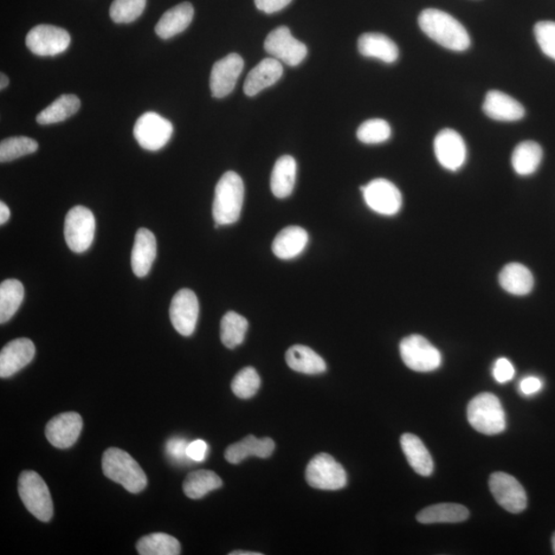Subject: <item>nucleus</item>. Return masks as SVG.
Here are the masks:
<instances>
[{"label": "nucleus", "mask_w": 555, "mask_h": 555, "mask_svg": "<svg viewBox=\"0 0 555 555\" xmlns=\"http://www.w3.org/2000/svg\"><path fill=\"white\" fill-rule=\"evenodd\" d=\"M418 25L426 35L445 49L463 51L470 47L466 28L448 12L436 9L424 10L418 17Z\"/></svg>", "instance_id": "nucleus-1"}, {"label": "nucleus", "mask_w": 555, "mask_h": 555, "mask_svg": "<svg viewBox=\"0 0 555 555\" xmlns=\"http://www.w3.org/2000/svg\"><path fill=\"white\" fill-rule=\"evenodd\" d=\"M244 192L243 180L238 174L234 171L223 174L216 184L212 207L215 224L221 227L238 221L243 208Z\"/></svg>", "instance_id": "nucleus-2"}, {"label": "nucleus", "mask_w": 555, "mask_h": 555, "mask_svg": "<svg viewBox=\"0 0 555 555\" xmlns=\"http://www.w3.org/2000/svg\"><path fill=\"white\" fill-rule=\"evenodd\" d=\"M103 473L107 479L120 483L128 492L138 494L146 488L145 471L133 457L120 449H108L102 457Z\"/></svg>", "instance_id": "nucleus-3"}, {"label": "nucleus", "mask_w": 555, "mask_h": 555, "mask_svg": "<svg viewBox=\"0 0 555 555\" xmlns=\"http://www.w3.org/2000/svg\"><path fill=\"white\" fill-rule=\"evenodd\" d=\"M471 426L481 434L496 435L506 428V417L498 397L481 393L471 400L467 409Z\"/></svg>", "instance_id": "nucleus-4"}, {"label": "nucleus", "mask_w": 555, "mask_h": 555, "mask_svg": "<svg viewBox=\"0 0 555 555\" xmlns=\"http://www.w3.org/2000/svg\"><path fill=\"white\" fill-rule=\"evenodd\" d=\"M19 495L28 512L47 522L54 514L53 500L47 483L35 471H24L19 477Z\"/></svg>", "instance_id": "nucleus-5"}, {"label": "nucleus", "mask_w": 555, "mask_h": 555, "mask_svg": "<svg viewBox=\"0 0 555 555\" xmlns=\"http://www.w3.org/2000/svg\"><path fill=\"white\" fill-rule=\"evenodd\" d=\"M96 221L93 212L83 206L69 210L64 223L67 246L75 254L85 253L94 241Z\"/></svg>", "instance_id": "nucleus-6"}, {"label": "nucleus", "mask_w": 555, "mask_h": 555, "mask_svg": "<svg viewBox=\"0 0 555 555\" xmlns=\"http://www.w3.org/2000/svg\"><path fill=\"white\" fill-rule=\"evenodd\" d=\"M400 356L411 371L430 372L442 365V354L422 335L412 334L402 340Z\"/></svg>", "instance_id": "nucleus-7"}, {"label": "nucleus", "mask_w": 555, "mask_h": 555, "mask_svg": "<svg viewBox=\"0 0 555 555\" xmlns=\"http://www.w3.org/2000/svg\"><path fill=\"white\" fill-rule=\"evenodd\" d=\"M306 480L312 488L337 490L346 487L347 473L334 457L324 453L309 461L306 470Z\"/></svg>", "instance_id": "nucleus-8"}, {"label": "nucleus", "mask_w": 555, "mask_h": 555, "mask_svg": "<svg viewBox=\"0 0 555 555\" xmlns=\"http://www.w3.org/2000/svg\"><path fill=\"white\" fill-rule=\"evenodd\" d=\"M173 125L156 113L142 114L134 127V137L146 151L157 152L171 139Z\"/></svg>", "instance_id": "nucleus-9"}, {"label": "nucleus", "mask_w": 555, "mask_h": 555, "mask_svg": "<svg viewBox=\"0 0 555 555\" xmlns=\"http://www.w3.org/2000/svg\"><path fill=\"white\" fill-rule=\"evenodd\" d=\"M264 49L275 59L288 66H298L306 59L308 49L305 43L296 40L286 26H280L267 36Z\"/></svg>", "instance_id": "nucleus-10"}, {"label": "nucleus", "mask_w": 555, "mask_h": 555, "mask_svg": "<svg viewBox=\"0 0 555 555\" xmlns=\"http://www.w3.org/2000/svg\"><path fill=\"white\" fill-rule=\"evenodd\" d=\"M71 37L66 29L53 25H38L26 37V46L32 53L51 57L64 53L70 46Z\"/></svg>", "instance_id": "nucleus-11"}, {"label": "nucleus", "mask_w": 555, "mask_h": 555, "mask_svg": "<svg viewBox=\"0 0 555 555\" xmlns=\"http://www.w3.org/2000/svg\"><path fill=\"white\" fill-rule=\"evenodd\" d=\"M365 203L374 212L386 216H393L403 207L402 192L389 180L378 178L369 184L360 187Z\"/></svg>", "instance_id": "nucleus-12"}, {"label": "nucleus", "mask_w": 555, "mask_h": 555, "mask_svg": "<svg viewBox=\"0 0 555 555\" xmlns=\"http://www.w3.org/2000/svg\"><path fill=\"white\" fill-rule=\"evenodd\" d=\"M489 486L498 504L510 513H520L528 505L527 493L512 475L495 473L489 477Z\"/></svg>", "instance_id": "nucleus-13"}, {"label": "nucleus", "mask_w": 555, "mask_h": 555, "mask_svg": "<svg viewBox=\"0 0 555 555\" xmlns=\"http://www.w3.org/2000/svg\"><path fill=\"white\" fill-rule=\"evenodd\" d=\"M199 313L197 295L191 289H182L174 295L170 306V319L176 331L184 337L195 332Z\"/></svg>", "instance_id": "nucleus-14"}, {"label": "nucleus", "mask_w": 555, "mask_h": 555, "mask_svg": "<svg viewBox=\"0 0 555 555\" xmlns=\"http://www.w3.org/2000/svg\"><path fill=\"white\" fill-rule=\"evenodd\" d=\"M244 68V60L240 55L231 53L213 66L210 75V90L215 98H224L236 87L238 76Z\"/></svg>", "instance_id": "nucleus-15"}, {"label": "nucleus", "mask_w": 555, "mask_h": 555, "mask_svg": "<svg viewBox=\"0 0 555 555\" xmlns=\"http://www.w3.org/2000/svg\"><path fill=\"white\" fill-rule=\"evenodd\" d=\"M435 156L440 164L449 171L461 169L467 159V147L461 135L444 129L434 140Z\"/></svg>", "instance_id": "nucleus-16"}, {"label": "nucleus", "mask_w": 555, "mask_h": 555, "mask_svg": "<svg viewBox=\"0 0 555 555\" xmlns=\"http://www.w3.org/2000/svg\"><path fill=\"white\" fill-rule=\"evenodd\" d=\"M82 429V418L77 412H64L48 423L46 436L53 447L68 449L79 440Z\"/></svg>", "instance_id": "nucleus-17"}, {"label": "nucleus", "mask_w": 555, "mask_h": 555, "mask_svg": "<svg viewBox=\"0 0 555 555\" xmlns=\"http://www.w3.org/2000/svg\"><path fill=\"white\" fill-rule=\"evenodd\" d=\"M35 346L29 339H17L6 344L0 352V377L14 376L35 358Z\"/></svg>", "instance_id": "nucleus-18"}, {"label": "nucleus", "mask_w": 555, "mask_h": 555, "mask_svg": "<svg viewBox=\"0 0 555 555\" xmlns=\"http://www.w3.org/2000/svg\"><path fill=\"white\" fill-rule=\"evenodd\" d=\"M489 119L499 121H516L524 118L525 107L518 100L501 91H489L482 106Z\"/></svg>", "instance_id": "nucleus-19"}, {"label": "nucleus", "mask_w": 555, "mask_h": 555, "mask_svg": "<svg viewBox=\"0 0 555 555\" xmlns=\"http://www.w3.org/2000/svg\"><path fill=\"white\" fill-rule=\"evenodd\" d=\"M157 256L156 237L150 230L139 229L135 236L131 254L133 273L139 278L145 277L152 267Z\"/></svg>", "instance_id": "nucleus-20"}, {"label": "nucleus", "mask_w": 555, "mask_h": 555, "mask_svg": "<svg viewBox=\"0 0 555 555\" xmlns=\"http://www.w3.org/2000/svg\"><path fill=\"white\" fill-rule=\"evenodd\" d=\"M283 75V66L275 58H267L250 71L244 83V92L249 97L261 93L273 86Z\"/></svg>", "instance_id": "nucleus-21"}, {"label": "nucleus", "mask_w": 555, "mask_h": 555, "mask_svg": "<svg viewBox=\"0 0 555 555\" xmlns=\"http://www.w3.org/2000/svg\"><path fill=\"white\" fill-rule=\"evenodd\" d=\"M274 450L275 442L270 438L258 440L254 435H248L241 442L230 445L225 450L224 457L231 464H238L251 456L267 459Z\"/></svg>", "instance_id": "nucleus-22"}, {"label": "nucleus", "mask_w": 555, "mask_h": 555, "mask_svg": "<svg viewBox=\"0 0 555 555\" xmlns=\"http://www.w3.org/2000/svg\"><path fill=\"white\" fill-rule=\"evenodd\" d=\"M195 10L190 3H183L167 11L156 26V34L163 40L182 34L191 25Z\"/></svg>", "instance_id": "nucleus-23"}, {"label": "nucleus", "mask_w": 555, "mask_h": 555, "mask_svg": "<svg viewBox=\"0 0 555 555\" xmlns=\"http://www.w3.org/2000/svg\"><path fill=\"white\" fill-rule=\"evenodd\" d=\"M358 50L367 58H376L385 63H394L398 59L397 44L382 34H364L359 37Z\"/></svg>", "instance_id": "nucleus-24"}, {"label": "nucleus", "mask_w": 555, "mask_h": 555, "mask_svg": "<svg viewBox=\"0 0 555 555\" xmlns=\"http://www.w3.org/2000/svg\"><path fill=\"white\" fill-rule=\"evenodd\" d=\"M309 235L301 227H287L278 234L273 242V253L280 260H293L307 247Z\"/></svg>", "instance_id": "nucleus-25"}, {"label": "nucleus", "mask_w": 555, "mask_h": 555, "mask_svg": "<svg viewBox=\"0 0 555 555\" xmlns=\"http://www.w3.org/2000/svg\"><path fill=\"white\" fill-rule=\"evenodd\" d=\"M402 449L411 468L422 476H430L434 473V463L427 448L419 438L414 434H406L400 440Z\"/></svg>", "instance_id": "nucleus-26"}, {"label": "nucleus", "mask_w": 555, "mask_h": 555, "mask_svg": "<svg viewBox=\"0 0 555 555\" xmlns=\"http://www.w3.org/2000/svg\"><path fill=\"white\" fill-rule=\"evenodd\" d=\"M469 518V510L454 503H442V504L432 505L422 510L417 515L419 524H457Z\"/></svg>", "instance_id": "nucleus-27"}, {"label": "nucleus", "mask_w": 555, "mask_h": 555, "mask_svg": "<svg viewBox=\"0 0 555 555\" xmlns=\"http://www.w3.org/2000/svg\"><path fill=\"white\" fill-rule=\"evenodd\" d=\"M499 281L503 289L513 295H527L534 287V277L524 264L512 262L501 270Z\"/></svg>", "instance_id": "nucleus-28"}, {"label": "nucleus", "mask_w": 555, "mask_h": 555, "mask_svg": "<svg viewBox=\"0 0 555 555\" xmlns=\"http://www.w3.org/2000/svg\"><path fill=\"white\" fill-rule=\"evenodd\" d=\"M285 358L288 366L294 371L319 374L326 371L324 358L306 346L295 345L288 348Z\"/></svg>", "instance_id": "nucleus-29"}, {"label": "nucleus", "mask_w": 555, "mask_h": 555, "mask_svg": "<svg viewBox=\"0 0 555 555\" xmlns=\"http://www.w3.org/2000/svg\"><path fill=\"white\" fill-rule=\"evenodd\" d=\"M296 162L292 156L278 159L270 177V189L278 199L292 195L296 178Z\"/></svg>", "instance_id": "nucleus-30"}, {"label": "nucleus", "mask_w": 555, "mask_h": 555, "mask_svg": "<svg viewBox=\"0 0 555 555\" xmlns=\"http://www.w3.org/2000/svg\"><path fill=\"white\" fill-rule=\"evenodd\" d=\"M542 159H543V151L537 142L524 141L515 147L512 163L514 171L519 176H528L537 171Z\"/></svg>", "instance_id": "nucleus-31"}, {"label": "nucleus", "mask_w": 555, "mask_h": 555, "mask_svg": "<svg viewBox=\"0 0 555 555\" xmlns=\"http://www.w3.org/2000/svg\"><path fill=\"white\" fill-rule=\"evenodd\" d=\"M81 107L79 97L74 94H64L57 98L51 106L44 108L36 116V121L41 125L57 124L73 116Z\"/></svg>", "instance_id": "nucleus-32"}, {"label": "nucleus", "mask_w": 555, "mask_h": 555, "mask_svg": "<svg viewBox=\"0 0 555 555\" xmlns=\"http://www.w3.org/2000/svg\"><path fill=\"white\" fill-rule=\"evenodd\" d=\"M223 481L210 470L193 471L186 476L184 482V492L193 500L203 498L212 490L222 488Z\"/></svg>", "instance_id": "nucleus-33"}, {"label": "nucleus", "mask_w": 555, "mask_h": 555, "mask_svg": "<svg viewBox=\"0 0 555 555\" xmlns=\"http://www.w3.org/2000/svg\"><path fill=\"white\" fill-rule=\"evenodd\" d=\"M24 299V287L16 279L5 280L0 285V324L12 318Z\"/></svg>", "instance_id": "nucleus-34"}, {"label": "nucleus", "mask_w": 555, "mask_h": 555, "mask_svg": "<svg viewBox=\"0 0 555 555\" xmlns=\"http://www.w3.org/2000/svg\"><path fill=\"white\" fill-rule=\"evenodd\" d=\"M137 551L141 555H178L182 547L172 535L156 533L142 537L138 541Z\"/></svg>", "instance_id": "nucleus-35"}, {"label": "nucleus", "mask_w": 555, "mask_h": 555, "mask_svg": "<svg viewBox=\"0 0 555 555\" xmlns=\"http://www.w3.org/2000/svg\"><path fill=\"white\" fill-rule=\"evenodd\" d=\"M248 321L236 312H228L221 322V339L223 344L229 348L240 346L246 335Z\"/></svg>", "instance_id": "nucleus-36"}, {"label": "nucleus", "mask_w": 555, "mask_h": 555, "mask_svg": "<svg viewBox=\"0 0 555 555\" xmlns=\"http://www.w3.org/2000/svg\"><path fill=\"white\" fill-rule=\"evenodd\" d=\"M37 150L38 144L35 139L26 137L6 138L0 144V162H12Z\"/></svg>", "instance_id": "nucleus-37"}, {"label": "nucleus", "mask_w": 555, "mask_h": 555, "mask_svg": "<svg viewBox=\"0 0 555 555\" xmlns=\"http://www.w3.org/2000/svg\"><path fill=\"white\" fill-rule=\"evenodd\" d=\"M391 134L388 121L382 119H371L364 121L358 128L357 138L365 145H379L389 140Z\"/></svg>", "instance_id": "nucleus-38"}, {"label": "nucleus", "mask_w": 555, "mask_h": 555, "mask_svg": "<svg viewBox=\"0 0 555 555\" xmlns=\"http://www.w3.org/2000/svg\"><path fill=\"white\" fill-rule=\"evenodd\" d=\"M262 384L260 374L254 367H245L236 374L231 382V390L235 395L242 399L254 397Z\"/></svg>", "instance_id": "nucleus-39"}, {"label": "nucleus", "mask_w": 555, "mask_h": 555, "mask_svg": "<svg viewBox=\"0 0 555 555\" xmlns=\"http://www.w3.org/2000/svg\"><path fill=\"white\" fill-rule=\"evenodd\" d=\"M145 6L146 0H113L109 15L115 23H132L142 15Z\"/></svg>", "instance_id": "nucleus-40"}, {"label": "nucleus", "mask_w": 555, "mask_h": 555, "mask_svg": "<svg viewBox=\"0 0 555 555\" xmlns=\"http://www.w3.org/2000/svg\"><path fill=\"white\" fill-rule=\"evenodd\" d=\"M534 32L542 51L555 60V22H538L535 25Z\"/></svg>", "instance_id": "nucleus-41"}, {"label": "nucleus", "mask_w": 555, "mask_h": 555, "mask_svg": "<svg viewBox=\"0 0 555 555\" xmlns=\"http://www.w3.org/2000/svg\"><path fill=\"white\" fill-rule=\"evenodd\" d=\"M190 442L184 438L174 437L166 444V453L172 462L176 464H189L192 462L187 456V447Z\"/></svg>", "instance_id": "nucleus-42"}, {"label": "nucleus", "mask_w": 555, "mask_h": 555, "mask_svg": "<svg viewBox=\"0 0 555 555\" xmlns=\"http://www.w3.org/2000/svg\"><path fill=\"white\" fill-rule=\"evenodd\" d=\"M493 374L496 382L505 384L513 379L515 371L512 363L508 359L500 358L496 361Z\"/></svg>", "instance_id": "nucleus-43"}, {"label": "nucleus", "mask_w": 555, "mask_h": 555, "mask_svg": "<svg viewBox=\"0 0 555 555\" xmlns=\"http://www.w3.org/2000/svg\"><path fill=\"white\" fill-rule=\"evenodd\" d=\"M208 454V444L202 440L190 442L187 456L192 462H204Z\"/></svg>", "instance_id": "nucleus-44"}, {"label": "nucleus", "mask_w": 555, "mask_h": 555, "mask_svg": "<svg viewBox=\"0 0 555 555\" xmlns=\"http://www.w3.org/2000/svg\"><path fill=\"white\" fill-rule=\"evenodd\" d=\"M292 2L293 0H254L256 8L267 14L280 12Z\"/></svg>", "instance_id": "nucleus-45"}, {"label": "nucleus", "mask_w": 555, "mask_h": 555, "mask_svg": "<svg viewBox=\"0 0 555 555\" xmlns=\"http://www.w3.org/2000/svg\"><path fill=\"white\" fill-rule=\"evenodd\" d=\"M543 388V382L537 377H527L520 383V391L522 395H535Z\"/></svg>", "instance_id": "nucleus-46"}, {"label": "nucleus", "mask_w": 555, "mask_h": 555, "mask_svg": "<svg viewBox=\"0 0 555 555\" xmlns=\"http://www.w3.org/2000/svg\"><path fill=\"white\" fill-rule=\"evenodd\" d=\"M11 216V211L4 202L0 203V224H4L9 221Z\"/></svg>", "instance_id": "nucleus-47"}, {"label": "nucleus", "mask_w": 555, "mask_h": 555, "mask_svg": "<svg viewBox=\"0 0 555 555\" xmlns=\"http://www.w3.org/2000/svg\"><path fill=\"white\" fill-rule=\"evenodd\" d=\"M10 82L9 77L6 76L4 73L0 74V89L4 90L8 87Z\"/></svg>", "instance_id": "nucleus-48"}, {"label": "nucleus", "mask_w": 555, "mask_h": 555, "mask_svg": "<svg viewBox=\"0 0 555 555\" xmlns=\"http://www.w3.org/2000/svg\"><path fill=\"white\" fill-rule=\"evenodd\" d=\"M230 555H262V553H260V552H253V551H237L231 552Z\"/></svg>", "instance_id": "nucleus-49"}, {"label": "nucleus", "mask_w": 555, "mask_h": 555, "mask_svg": "<svg viewBox=\"0 0 555 555\" xmlns=\"http://www.w3.org/2000/svg\"><path fill=\"white\" fill-rule=\"evenodd\" d=\"M552 548H553V552L555 554V533L552 535Z\"/></svg>", "instance_id": "nucleus-50"}]
</instances>
